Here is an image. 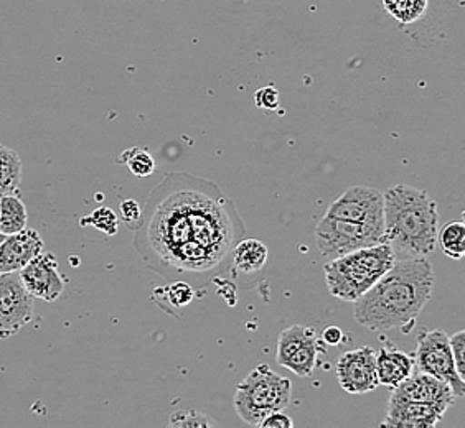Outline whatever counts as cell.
Segmentation results:
<instances>
[{"label":"cell","mask_w":465,"mask_h":428,"mask_svg":"<svg viewBox=\"0 0 465 428\" xmlns=\"http://www.w3.org/2000/svg\"><path fill=\"white\" fill-rule=\"evenodd\" d=\"M121 163H124L129 171L137 179H145L155 171V160L153 155L143 149H129L121 155Z\"/></svg>","instance_id":"obj_23"},{"label":"cell","mask_w":465,"mask_h":428,"mask_svg":"<svg viewBox=\"0 0 465 428\" xmlns=\"http://www.w3.org/2000/svg\"><path fill=\"white\" fill-rule=\"evenodd\" d=\"M432 286L434 268L428 258L396 259L393 268L353 302L355 320L371 331L410 333L430 300Z\"/></svg>","instance_id":"obj_2"},{"label":"cell","mask_w":465,"mask_h":428,"mask_svg":"<svg viewBox=\"0 0 465 428\" xmlns=\"http://www.w3.org/2000/svg\"><path fill=\"white\" fill-rule=\"evenodd\" d=\"M430 0H383L386 12L400 24H414L428 10Z\"/></svg>","instance_id":"obj_22"},{"label":"cell","mask_w":465,"mask_h":428,"mask_svg":"<svg viewBox=\"0 0 465 428\" xmlns=\"http://www.w3.org/2000/svg\"><path fill=\"white\" fill-rule=\"evenodd\" d=\"M414 367L448 384L456 399L465 395V379L457 373L449 336L442 330H420L414 353Z\"/></svg>","instance_id":"obj_7"},{"label":"cell","mask_w":465,"mask_h":428,"mask_svg":"<svg viewBox=\"0 0 465 428\" xmlns=\"http://www.w3.org/2000/svg\"><path fill=\"white\" fill-rule=\"evenodd\" d=\"M18 276L28 294L38 300L54 302L66 288V278L62 276L54 254H38L18 272Z\"/></svg>","instance_id":"obj_11"},{"label":"cell","mask_w":465,"mask_h":428,"mask_svg":"<svg viewBox=\"0 0 465 428\" xmlns=\"http://www.w3.org/2000/svg\"><path fill=\"white\" fill-rule=\"evenodd\" d=\"M4 239H5V234H2V232H0V242L4 241Z\"/></svg>","instance_id":"obj_32"},{"label":"cell","mask_w":465,"mask_h":428,"mask_svg":"<svg viewBox=\"0 0 465 428\" xmlns=\"http://www.w3.org/2000/svg\"><path fill=\"white\" fill-rule=\"evenodd\" d=\"M22 183V160L15 151L0 143V198L15 195Z\"/></svg>","instance_id":"obj_17"},{"label":"cell","mask_w":465,"mask_h":428,"mask_svg":"<svg viewBox=\"0 0 465 428\" xmlns=\"http://www.w3.org/2000/svg\"><path fill=\"white\" fill-rule=\"evenodd\" d=\"M216 422L210 419L205 413L197 411L173 412L169 420V427L192 428V427H213Z\"/></svg>","instance_id":"obj_26"},{"label":"cell","mask_w":465,"mask_h":428,"mask_svg":"<svg viewBox=\"0 0 465 428\" xmlns=\"http://www.w3.org/2000/svg\"><path fill=\"white\" fill-rule=\"evenodd\" d=\"M375 366L378 384L394 389L408 375H411L414 357L394 346H385L376 353Z\"/></svg>","instance_id":"obj_15"},{"label":"cell","mask_w":465,"mask_h":428,"mask_svg":"<svg viewBox=\"0 0 465 428\" xmlns=\"http://www.w3.org/2000/svg\"><path fill=\"white\" fill-rule=\"evenodd\" d=\"M380 242H385L383 231L367 224L323 216L315 226V244L325 259H337Z\"/></svg>","instance_id":"obj_6"},{"label":"cell","mask_w":465,"mask_h":428,"mask_svg":"<svg viewBox=\"0 0 465 428\" xmlns=\"http://www.w3.org/2000/svg\"><path fill=\"white\" fill-rule=\"evenodd\" d=\"M449 345L456 363L457 373L465 379V331H457L452 336H449Z\"/></svg>","instance_id":"obj_27"},{"label":"cell","mask_w":465,"mask_h":428,"mask_svg":"<svg viewBox=\"0 0 465 428\" xmlns=\"http://www.w3.org/2000/svg\"><path fill=\"white\" fill-rule=\"evenodd\" d=\"M375 349L370 346L345 351L335 366L341 389L349 394L373 393L378 384Z\"/></svg>","instance_id":"obj_10"},{"label":"cell","mask_w":465,"mask_h":428,"mask_svg":"<svg viewBox=\"0 0 465 428\" xmlns=\"http://www.w3.org/2000/svg\"><path fill=\"white\" fill-rule=\"evenodd\" d=\"M121 218H123L125 226L131 231H134L143 221V208L139 206L135 199H124L121 203Z\"/></svg>","instance_id":"obj_28"},{"label":"cell","mask_w":465,"mask_h":428,"mask_svg":"<svg viewBox=\"0 0 465 428\" xmlns=\"http://www.w3.org/2000/svg\"><path fill=\"white\" fill-rule=\"evenodd\" d=\"M133 232L145 268L167 282L202 288L232 268V249L246 226L216 183L172 171L153 188Z\"/></svg>","instance_id":"obj_1"},{"label":"cell","mask_w":465,"mask_h":428,"mask_svg":"<svg viewBox=\"0 0 465 428\" xmlns=\"http://www.w3.org/2000/svg\"><path fill=\"white\" fill-rule=\"evenodd\" d=\"M161 292L163 294V302H169L172 308H183L195 297V288L183 280L172 282L171 286L161 288Z\"/></svg>","instance_id":"obj_24"},{"label":"cell","mask_w":465,"mask_h":428,"mask_svg":"<svg viewBox=\"0 0 465 428\" xmlns=\"http://www.w3.org/2000/svg\"><path fill=\"white\" fill-rule=\"evenodd\" d=\"M268 262V248L260 239H246L234 246L232 252V268L242 274L261 272Z\"/></svg>","instance_id":"obj_16"},{"label":"cell","mask_w":465,"mask_h":428,"mask_svg":"<svg viewBox=\"0 0 465 428\" xmlns=\"http://www.w3.org/2000/svg\"><path fill=\"white\" fill-rule=\"evenodd\" d=\"M391 395L408 399V401L422 402L439 407L442 411H449L450 405H454V394L450 391L448 384L439 381L438 377L428 374V373H411L404 379L403 383L398 384Z\"/></svg>","instance_id":"obj_12"},{"label":"cell","mask_w":465,"mask_h":428,"mask_svg":"<svg viewBox=\"0 0 465 428\" xmlns=\"http://www.w3.org/2000/svg\"><path fill=\"white\" fill-rule=\"evenodd\" d=\"M438 203L420 188L393 185L383 193V238L396 259L428 258L438 246Z\"/></svg>","instance_id":"obj_3"},{"label":"cell","mask_w":465,"mask_h":428,"mask_svg":"<svg viewBox=\"0 0 465 428\" xmlns=\"http://www.w3.org/2000/svg\"><path fill=\"white\" fill-rule=\"evenodd\" d=\"M343 331L339 326H329L325 328L322 333V341L327 343L329 346H339L341 341H343Z\"/></svg>","instance_id":"obj_31"},{"label":"cell","mask_w":465,"mask_h":428,"mask_svg":"<svg viewBox=\"0 0 465 428\" xmlns=\"http://www.w3.org/2000/svg\"><path fill=\"white\" fill-rule=\"evenodd\" d=\"M44 249V239L35 229H22L5 236V239L0 242V274L20 272Z\"/></svg>","instance_id":"obj_14"},{"label":"cell","mask_w":465,"mask_h":428,"mask_svg":"<svg viewBox=\"0 0 465 428\" xmlns=\"http://www.w3.org/2000/svg\"><path fill=\"white\" fill-rule=\"evenodd\" d=\"M311 331L312 328H307L302 325H294V326H289L286 330L281 331L278 338V349H276V363L279 366L284 367L295 351L301 348V345L304 343V339L307 338V335Z\"/></svg>","instance_id":"obj_21"},{"label":"cell","mask_w":465,"mask_h":428,"mask_svg":"<svg viewBox=\"0 0 465 428\" xmlns=\"http://www.w3.org/2000/svg\"><path fill=\"white\" fill-rule=\"evenodd\" d=\"M319 351H321V341L317 338V335H315L312 328V331L304 339V343L301 345V348L295 351L292 357L284 365V367L292 371L299 377H307V375L312 374L313 369L317 366Z\"/></svg>","instance_id":"obj_18"},{"label":"cell","mask_w":465,"mask_h":428,"mask_svg":"<svg viewBox=\"0 0 465 428\" xmlns=\"http://www.w3.org/2000/svg\"><path fill=\"white\" fill-rule=\"evenodd\" d=\"M294 420L291 419L284 411L272 412L260 423V428H291Z\"/></svg>","instance_id":"obj_30"},{"label":"cell","mask_w":465,"mask_h":428,"mask_svg":"<svg viewBox=\"0 0 465 428\" xmlns=\"http://www.w3.org/2000/svg\"><path fill=\"white\" fill-rule=\"evenodd\" d=\"M446 411L430 404L391 395L386 405L385 420L381 422V425L394 428H432L439 425Z\"/></svg>","instance_id":"obj_13"},{"label":"cell","mask_w":465,"mask_h":428,"mask_svg":"<svg viewBox=\"0 0 465 428\" xmlns=\"http://www.w3.org/2000/svg\"><path fill=\"white\" fill-rule=\"evenodd\" d=\"M81 224H91L94 226L98 231L104 232L108 236H114L119 229V219L113 209H109L106 206L98 208L96 211H93L90 216H86Z\"/></svg>","instance_id":"obj_25"},{"label":"cell","mask_w":465,"mask_h":428,"mask_svg":"<svg viewBox=\"0 0 465 428\" xmlns=\"http://www.w3.org/2000/svg\"><path fill=\"white\" fill-rule=\"evenodd\" d=\"M254 102L260 109L264 111H278L279 109V92L272 86H266L262 90L256 91L254 94Z\"/></svg>","instance_id":"obj_29"},{"label":"cell","mask_w":465,"mask_h":428,"mask_svg":"<svg viewBox=\"0 0 465 428\" xmlns=\"http://www.w3.org/2000/svg\"><path fill=\"white\" fill-rule=\"evenodd\" d=\"M438 244L450 259H462L465 254L464 221H450L444 224L438 231Z\"/></svg>","instance_id":"obj_20"},{"label":"cell","mask_w":465,"mask_h":428,"mask_svg":"<svg viewBox=\"0 0 465 428\" xmlns=\"http://www.w3.org/2000/svg\"><path fill=\"white\" fill-rule=\"evenodd\" d=\"M291 399L292 383L274 373L268 365H260L236 385L234 411L244 423L260 427L269 413L289 407Z\"/></svg>","instance_id":"obj_5"},{"label":"cell","mask_w":465,"mask_h":428,"mask_svg":"<svg viewBox=\"0 0 465 428\" xmlns=\"http://www.w3.org/2000/svg\"><path fill=\"white\" fill-rule=\"evenodd\" d=\"M325 216L367 224L383 231V191L371 187H351L331 203Z\"/></svg>","instance_id":"obj_8"},{"label":"cell","mask_w":465,"mask_h":428,"mask_svg":"<svg viewBox=\"0 0 465 428\" xmlns=\"http://www.w3.org/2000/svg\"><path fill=\"white\" fill-rule=\"evenodd\" d=\"M34 318V297L18 272L0 274V339L17 335Z\"/></svg>","instance_id":"obj_9"},{"label":"cell","mask_w":465,"mask_h":428,"mask_svg":"<svg viewBox=\"0 0 465 428\" xmlns=\"http://www.w3.org/2000/svg\"><path fill=\"white\" fill-rule=\"evenodd\" d=\"M396 256L388 242H380L353 250L325 266V282L329 292L343 302H355L375 284L380 277L393 268Z\"/></svg>","instance_id":"obj_4"},{"label":"cell","mask_w":465,"mask_h":428,"mask_svg":"<svg viewBox=\"0 0 465 428\" xmlns=\"http://www.w3.org/2000/svg\"><path fill=\"white\" fill-rule=\"evenodd\" d=\"M27 208L15 195L0 198V232L9 236L15 234L27 226Z\"/></svg>","instance_id":"obj_19"}]
</instances>
